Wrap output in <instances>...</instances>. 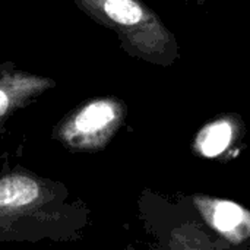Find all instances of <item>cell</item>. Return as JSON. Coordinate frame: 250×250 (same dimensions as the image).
Segmentation results:
<instances>
[{
  "label": "cell",
  "instance_id": "obj_1",
  "mask_svg": "<svg viewBox=\"0 0 250 250\" xmlns=\"http://www.w3.org/2000/svg\"><path fill=\"white\" fill-rule=\"evenodd\" d=\"M91 209L69 188L22 166L0 171V243L79 242Z\"/></svg>",
  "mask_w": 250,
  "mask_h": 250
},
{
  "label": "cell",
  "instance_id": "obj_2",
  "mask_svg": "<svg viewBox=\"0 0 250 250\" xmlns=\"http://www.w3.org/2000/svg\"><path fill=\"white\" fill-rule=\"evenodd\" d=\"M91 21L113 31L120 48L151 64L171 66L179 57L176 37L142 0H73Z\"/></svg>",
  "mask_w": 250,
  "mask_h": 250
},
{
  "label": "cell",
  "instance_id": "obj_3",
  "mask_svg": "<svg viewBox=\"0 0 250 250\" xmlns=\"http://www.w3.org/2000/svg\"><path fill=\"white\" fill-rule=\"evenodd\" d=\"M127 117L126 103L114 95L92 97L66 113L51 129V139L75 154L105 149Z\"/></svg>",
  "mask_w": 250,
  "mask_h": 250
},
{
  "label": "cell",
  "instance_id": "obj_4",
  "mask_svg": "<svg viewBox=\"0 0 250 250\" xmlns=\"http://www.w3.org/2000/svg\"><path fill=\"white\" fill-rule=\"evenodd\" d=\"M57 82L44 75L21 69L13 62L0 60V135L7 130V123L21 110L40 100Z\"/></svg>",
  "mask_w": 250,
  "mask_h": 250
},
{
  "label": "cell",
  "instance_id": "obj_5",
  "mask_svg": "<svg viewBox=\"0 0 250 250\" xmlns=\"http://www.w3.org/2000/svg\"><path fill=\"white\" fill-rule=\"evenodd\" d=\"M193 204L202 220L231 245L250 239V211L245 207L220 198L196 195Z\"/></svg>",
  "mask_w": 250,
  "mask_h": 250
},
{
  "label": "cell",
  "instance_id": "obj_6",
  "mask_svg": "<svg viewBox=\"0 0 250 250\" xmlns=\"http://www.w3.org/2000/svg\"><path fill=\"white\" fill-rule=\"evenodd\" d=\"M242 120L236 116H223L205 125L193 141V151L202 158L223 157L240 138Z\"/></svg>",
  "mask_w": 250,
  "mask_h": 250
}]
</instances>
